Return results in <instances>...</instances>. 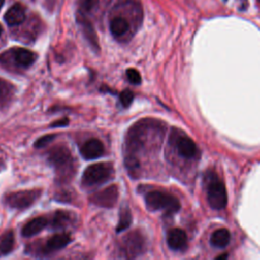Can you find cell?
Here are the masks:
<instances>
[{"label":"cell","mask_w":260,"mask_h":260,"mask_svg":"<svg viewBox=\"0 0 260 260\" xmlns=\"http://www.w3.org/2000/svg\"><path fill=\"white\" fill-rule=\"evenodd\" d=\"M68 123H69V120L67 118H63V119H60V120L52 123L50 126L51 127H61V126L68 125Z\"/></svg>","instance_id":"obj_26"},{"label":"cell","mask_w":260,"mask_h":260,"mask_svg":"<svg viewBox=\"0 0 260 260\" xmlns=\"http://www.w3.org/2000/svg\"><path fill=\"white\" fill-rule=\"evenodd\" d=\"M144 248L145 242L142 235L138 232H131L122 239L119 251L122 257L135 258L143 253Z\"/></svg>","instance_id":"obj_6"},{"label":"cell","mask_w":260,"mask_h":260,"mask_svg":"<svg viewBox=\"0 0 260 260\" xmlns=\"http://www.w3.org/2000/svg\"><path fill=\"white\" fill-rule=\"evenodd\" d=\"M3 166H4V164H3V158H2V156L0 155V171L2 170Z\"/></svg>","instance_id":"obj_27"},{"label":"cell","mask_w":260,"mask_h":260,"mask_svg":"<svg viewBox=\"0 0 260 260\" xmlns=\"http://www.w3.org/2000/svg\"><path fill=\"white\" fill-rule=\"evenodd\" d=\"M128 29H129V23L124 17H121V16L115 17L110 22L111 34L116 38H119L125 35Z\"/></svg>","instance_id":"obj_18"},{"label":"cell","mask_w":260,"mask_h":260,"mask_svg":"<svg viewBox=\"0 0 260 260\" xmlns=\"http://www.w3.org/2000/svg\"><path fill=\"white\" fill-rule=\"evenodd\" d=\"M77 22L79 23V25L81 27V30H82L85 39L87 40V42L90 44V46L94 50H99L98 36L94 31L92 23L85 17L84 14L79 13V12H78V15H77Z\"/></svg>","instance_id":"obj_12"},{"label":"cell","mask_w":260,"mask_h":260,"mask_svg":"<svg viewBox=\"0 0 260 260\" xmlns=\"http://www.w3.org/2000/svg\"><path fill=\"white\" fill-rule=\"evenodd\" d=\"M14 93V86L8 82L0 78V108L7 106L13 96Z\"/></svg>","instance_id":"obj_17"},{"label":"cell","mask_w":260,"mask_h":260,"mask_svg":"<svg viewBox=\"0 0 260 260\" xmlns=\"http://www.w3.org/2000/svg\"><path fill=\"white\" fill-rule=\"evenodd\" d=\"M120 102L121 104L123 105V107H129L131 105V103L133 102V99H134V95H133V92L129 89H125L123 90L121 93H120Z\"/></svg>","instance_id":"obj_23"},{"label":"cell","mask_w":260,"mask_h":260,"mask_svg":"<svg viewBox=\"0 0 260 260\" xmlns=\"http://www.w3.org/2000/svg\"><path fill=\"white\" fill-rule=\"evenodd\" d=\"M226 257H228V255H221V256L216 257V259H222V258H226Z\"/></svg>","instance_id":"obj_28"},{"label":"cell","mask_w":260,"mask_h":260,"mask_svg":"<svg viewBox=\"0 0 260 260\" xmlns=\"http://www.w3.org/2000/svg\"><path fill=\"white\" fill-rule=\"evenodd\" d=\"M14 62L17 66L22 68L29 67L37 59V55L24 48H15L11 51Z\"/></svg>","instance_id":"obj_14"},{"label":"cell","mask_w":260,"mask_h":260,"mask_svg":"<svg viewBox=\"0 0 260 260\" xmlns=\"http://www.w3.org/2000/svg\"><path fill=\"white\" fill-rule=\"evenodd\" d=\"M126 75L128 80L133 84H139L141 82V76L139 72L134 68H129L126 71Z\"/></svg>","instance_id":"obj_24"},{"label":"cell","mask_w":260,"mask_h":260,"mask_svg":"<svg viewBox=\"0 0 260 260\" xmlns=\"http://www.w3.org/2000/svg\"><path fill=\"white\" fill-rule=\"evenodd\" d=\"M4 1H5V0H0V9L2 8V6H3V4H4Z\"/></svg>","instance_id":"obj_29"},{"label":"cell","mask_w":260,"mask_h":260,"mask_svg":"<svg viewBox=\"0 0 260 260\" xmlns=\"http://www.w3.org/2000/svg\"><path fill=\"white\" fill-rule=\"evenodd\" d=\"M14 247V234L12 231L5 232L0 238V255L9 254Z\"/></svg>","instance_id":"obj_20"},{"label":"cell","mask_w":260,"mask_h":260,"mask_svg":"<svg viewBox=\"0 0 260 260\" xmlns=\"http://www.w3.org/2000/svg\"><path fill=\"white\" fill-rule=\"evenodd\" d=\"M1 32H2V26H1V24H0V35H1Z\"/></svg>","instance_id":"obj_30"},{"label":"cell","mask_w":260,"mask_h":260,"mask_svg":"<svg viewBox=\"0 0 260 260\" xmlns=\"http://www.w3.org/2000/svg\"><path fill=\"white\" fill-rule=\"evenodd\" d=\"M70 241L71 239L68 234L66 233L56 234L46 241V245H44V247L40 248V251H41L40 253L45 255L47 253H51V252H55L60 249H63L70 243Z\"/></svg>","instance_id":"obj_8"},{"label":"cell","mask_w":260,"mask_h":260,"mask_svg":"<svg viewBox=\"0 0 260 260\" xmlns=\"http://www.w3.org/2000/svg\"><path fill=\"white\" fill-rule=\"evenodd\" d=\"M56 135L55 134H48V135H45V136H42V137H40L36 142H35V146L36 147H43V146H46L48 143H50L53 139H54V137H55Z\"/></svg>","instance_id":"obj_25"},{"label":"cell","mask_w":260,"mask_h":260,"mask_svg":"<svg viewBox=\"0 0 260 260\" xmlns=\"http://www.w3.org/2000/svg\"><path fill=\"white\" fill-rule=\"evenodd\" d=\"M176 147L178 153L184 158H195L199 153L196 143L188 136L178 137Z\"/></svg>","instance_id":"obj_9"},{"label":"cell","mask_w":260,"mask_h":260,"mask_svg":"<svg viewBox=\"0 0 260 260\" xmlns=\"http://www.w3.org/2000/svg\"><path fill=\"white\" fill-rule=\"evenodd\" d=\"M48 160L56 171L57 179L60 181L69 180L74 174V160L70 150L63 145L52 148L48 154Z\"/></svg>","instance_id":"obj_1"},{"label":"cell","mask_w":260,"mask_h":260,"mask_svg":"<svg viewBox=\"0 0 260 260\" xmlns=\"http://www.w3.org/2000/svg\"><path fill=\"white\" fill-rule=\"evenodd\" d=\"M145 203L149 210H164L168 213H175L181 207L175 196L159 190L148 192L145 195Z\"/></svg>","instance_id":"obj_2"},{"label":"cell","mask_w":260,"mask_h":260,"mask_svg":"<svg viewBox=\"0 0 260 260\" xmlns=\"http://www.w3.org/2000/svg\"><path fill=\"white\" fill-rule=\"evenodd\" d=\"M207 185V200L209 205L213 209H222L228 203V194L224 184L217 179V177L211 173L208 179Z\"/></svg>","instance_id":"obj_4"},{"label":"cell","mask_w":260,"mask_h":260,"mask_svg":"<svg viewBox=\"0 0 260 260\" xmlns=\"http://www.w3.org/2000/svg\"><path fill=\"white\" fill-rule=\"evenodd\" d=\"M258 1H259V2H260V0H258Z\"/></svg>","instance_id":"obj_31"},{"label":"cell","mask_w":260,"mask_h":260,"mask_svg":"<svg viewBox=\"0 0 260 260\" xmlns=\"http://www.w3.org/2000/svg\"><path fill=\"white\" fill-rule=\"evenodd\" d=\"M118 196H119L118 187L116 185H112L96 193H93L90 196L89 200L91 201V203L100 207L110 208L115 206L118 200Z\"/></svg>","instance_id":"obj_7"},{"label":"cell","mask_w":260,"mask_h":260,"mask_svg":"<svg viewBox=\"0 0 260 260\" xmlns=\"http://www.w3.org/2000/svg\"><path fill=\"white\" fill-rule=\"evenodd\" d=\"M131 221H132V215H131L130 210L127 208L122 209L120 212V215H119V222H118L116 232L117 233L123 232L124 230L129 228V225L131 224Z\"/></svg>","instance_id":"obj_21"},{"label":"cell","mask_w":260,"mask_h":260,"mask_svg":"<svg viewBox=\"0 0 260 260\" xmlns=\"http://www.w3.org/2000/svg\"><path fill=\"white\" fill-rule=\"evenodd\" d=\"M105 152V147L101 140L92 138L87 140L80 147V153L85 159H94L102 156Z\"/></svg>","instance_id":"obj_10"},{"label":"cell","mask_w":260,"mask_h":260,"mask_svg":"<svg viewBox=\"0 0 260 260\" xmlns=\"http://www.w3.org/2000/svg\"><path fill=\"white\" fill-rule=\"evenodd\" d=\"M231 234L226 229H219L212 233L210 237V243L213 247L224 248L230 244Z\"/></svg>","instance_id":"obj_16"},{"label":"cell","mask_w":260,"mask_h":260,"mask_svg":"<svg viewBox=\"0 0 260 260\" xmlns=\"http://www.w3.org/2000/svg\"><path fill=\"white\" fill-rule=\"evenodd\" d=\"M41 196V190H21L17 192L9 193L5 196L4 202L11 208L14 209H25L31 206Z\"/></svg>","instance_id":"obj_5"},{"label":"cell","mask_w":260,"mask_h":260,"mask_svg":"<svg viewBox=\"0 0 260 260\" xmlns=\"http://www.w3.org/2000/svg\"><path fill=\"white\" fill-rule=\"evenodd\" d=\"M101 0H81L80 2V10L78 12L85 13L91 11L93 8H95ZM109 1V0H108Z\"/></svg>","instance_id":"obj_22"},{"label":"cell","mask_w":260,"mask_h":260,"mask_svg":"<svg viewBox=\"0 0 260 260\" xmlns=\"http://www.w3.org/2000/svg\"><path fill=\"white\" fill-rule=\"evenodd\" d=\"M71 221V215L65 210H57L50 219V225L53 229H62Z\"/></svg>","instance_id":"obj_19"},{"label":"cell","mask_w":260,"mask_h":260,"mask_svg":"<svg viewBox=\"0 0 260 260\" xmlns=\"http://www.w3.org/2000/svg\"><path fill=\"white\" fill-rule=\"evenodd\" d=\"M114 176V168L110 162H99L87 167L82 175L83 186H95L104 184Z\"/></svg>","instance_id":"obj_3"},{"label":"cell","mask_w":260,"mask_h":260,"mask_svg":"<svg viewBox=\"0 0 260 260\" xmlns=\"http://www.w3.org/2000/svg\"><path fill=\"white\" fill-rule=\"evenodd\" d=\"M167 243L172 250L183 251L187 247V235L181 229H172L168 233Z\"/></svg>","instance_id":"obj_11"},{"label":"cell","mask_w":260,"mask_h":260,"mask_svg":"<svg viewBox=\"0 0 260 260\" xmlns=\"http://www.w3.org/2000/svg\"><path fill=\"white\" fill-rule=\"evenodd\" d=\"M50 224V219L46 216H38L27 221L21 231V235L23 237H31L34 235L39 234L43 231L47 225Z\"/></svg>","instance_id":"obj_13"},{"label":"cell","mask_w":260,"mask_h":260,"mask_svg":"<svg viewBox=\"0 0 260 260\" xmlns=\"http://www.w3.org/2000/svg\"><path fill=\"white\" fill-rule=\"evenodd\" d=\"M25 18V7L21 3L12 5L4 15V20L8 25L20 24Z\"/></svg>","instance_id":"obj_15"}]
</instances>
